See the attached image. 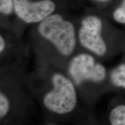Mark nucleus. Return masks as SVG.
I'll return each mask as SVG.
<instances>
[{
  "label": "nucleus",
  "instance_id": "obj_2",
  "mask_svg": "<svg viewBox=\"0 0 125 125\" xmlns=\"http://www.w3.org/2000/svg\"><path fill=\"white\" fill-rule=\"evenodd\" d=\"M53 89L43 97L47 109L59 115L73 111L77 104L76 92L73 83L63 75L56 73L52 78Z\"/></svg>",
  "mask_w": 125,
  "mask_h": 125
},
{
  "label": "nucleus",
  "instance_id": "obj_6",
  "mask_svg": "<svg viewBox=\"0 0 125 125\" xmlns=\"http://www.w3.org/2000/svg\"><path fill=\"white\" fill-rule=\"evenodd\" d=\"M110 78L114 86L125 88V63L115 67L111 73Z\"/></svg>",
  "mask_w": 125,
  "mask_h": 125
},
{
  "label": "nucleus",
  "instance_id": "obj_10",
  "mask_svg": "<svg viewBox=\"0 0 125 125\" xmlns=\"http://www.w3.org/2000/svg\"><path fill=\"white\" fill-rule=\"evenodd\" d=\"M15 10L13 0H0V12L4 15H8Z\"/></svg>",
  "mask_w": 125,
  "mask_h": 125
},
{
  "label": "nucleus",
  "instance_id": "obj_7",
  "mask_svg": "<svg viewBox=\"0 0 125 125\" xmlns=\"http://www.w3.org/2000/svg\"><path fill=\"white\" fill-rule=\"evenodd\" d=\"M109 119L111 125H125V105H118L112 109Z\"/></svg>",
  "mask_w": 125,
  "mask_h": 125
},
{
  "label": "nucleus",
  "instance_id": "obj_1",
  "mask_svg": "<svg viewBox=\"0 0 125 125\" xmlns=\"http://www.w3.org/2000/svg\"><path fill=\"white\" fill-rule=\"evenodd\" d=\"M38 31L62 54L69 56L74 52L76 45L74 26L59 14L51 15L41 21Z\"/></svg>",
  "mask_w": 125,
  "mask_h": 125
},
{
  "label": "nucleus",
  "instance_id": "obj_9",
  "mask_svg": "<svg viewBox=\"0 0 125 125\" xmlns=\"http://www.w3.org/2000/svg\"><path fill=\"white\" fill-rule=\"evenodd\" d=\"M10 104L8 97L4 93H0V118L1 120L4 119L8 113Z\"/></svg>",
  "mask_w": 125,
  "mask_h": 125
},
{
  "label": "nucleus",
  "instance_id": "obj_5",
  "mask_svg": "<svg viewBox=\"0 0 125 125\" xmlns=\"http://www.w3.org/2000/svg\"><path fill=\"white\" fill-rule=\"evenodd\" d=\"M15 11L26 23L41 22L53 12L56 6L51 0L32 2L30 0H13Z\"/></svg>",
  "mask_w": 125,
  "mask_h": 125
},
{
  "label": "nucleus",
  "instance_id": "obj_13",
  "mask_svg": "<svg viewBox=\"0 0 125 125\" xmlns=\"http://www.w3.org/2000/svg\"><path fill=\"white\" fill-rule=\"evenodd\" d=\"M51 125V124H50V125Z\"/></svg>",
  "mask_w": 125,
  "mask_h": 125
},
{
  "label": "nucleus",
  "instance_id": "obj_8",
  "mask_svg": "<svg viewBox=\"0 0 125 125\" xmlns=\"http://www.w3.org/2000/svg\"><path fill=\"white\" fill-rule=\"evenodd\" d=\"M112 16L115 21L125 25V0H122L121 4L114 10Z\"/></svg>",
  "mask_w": 125,
  "mask_h": 125
},
{
  "label": "nucleus",
  "instance_id": "obj_3",
  "mask_svg": "<svg viewBox=\"0 0 125 125\" xmlns=\"http://www.w3.org/2000/svg\"><path fill=\"white\" fill-rule=\"evenodd\" d=\"M68 70L70 76L77 85L86 81L101 82L106 76L105 67L96 62L93 56L86 53L78 54L73 57Z\"/></svg>",
  "mask_w": 125,
  "mask_h": 125
},
{
  "label": "nucleus",
  "instance_id": "obj_12",
  "mask_svg": "<svg viewBox=\"0 0 125 125\" xmlns=\"http://www.w3.org/2000/svg\"><path fill=\"white\" fill-rule=\"evenodd\" d=\"M100 1H105V0H100Z\"/></svg>",
  "mask_w": 125,
  "mask_h": 125
},
{
  "label": "nucleus",
  "instance_id": "obj_4",
  "mask_svg": "<svg viewBox=\"0 0 125 125\" xmlns=\"http://www.w3.org/2000/svg\"><path fill=\"white\" fill-rule=\"evenodd\" d=\"M103 23L96 16H88L82 20L79 31L81 44L98 56H103L107 52V45L101 37Z\"/></svg>",
  "mask_w": 125,
  "mask_h": 125
},
{
  "label": "nucleus",
  "instance_id": "obj_11",
  "mask_svg": "<svg viewBox=\"0 0 125 125\" xmlns=\"http://www.w3.org/2000/svg\"><path fill=\"white\" fill-rule=\"evenodd\" d=\"M5 41L3 38L2 36L0 37V52L2 53L5 49Z\"/></svg>",
  "mask_w": 125,
  "mask_h": 125
}]
</instances>
